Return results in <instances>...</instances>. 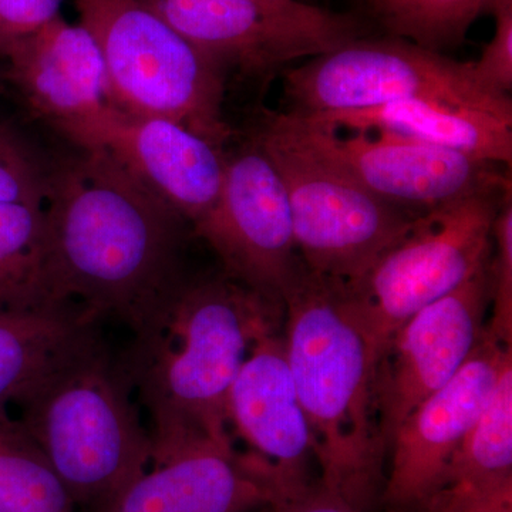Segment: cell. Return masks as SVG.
Wrapping results in <instances>:
<instances>
[{"mask_svg": "<svg viewBox=\"0 0 512 512\" xmlns=\"http://www.w3.org/2000/svg\"><path fill=\"white\" fill-rule=\"evenodd\" d=\"M46 173L43 292L136 332L187 279L188 222L104 151Z\"/></svg>", "mask_w": 512, "mask_h": 512, "instance_id": "obj_1", "label": "cell"}, {"mask_svg": "<svg viewBox=\"0 0 512 512\" xmlns=\"http://www.w3.org/2000/svg\"><path fill=\"white\" fill-rule=\"evenodd\" d=\"M284 306L234 279L187 278L117 353L147 417L153 463L198 444L234 446L228 399L252 343Z\"/></svg>", "mask_w": 512, "mask_h": 512, "instance_id": "obj_2", "label": "cell"}, {"mask_svg": "<svg viewBox=\"0 0 512 512\" xmlns=\"http://www.w3.org/2000/svg\"><path fill=\"white\" fill-rule=\"evenodd\" d=\"M284 342L323 484L363 512L383 458L375 402L379 355L355 291L299 259L281 292Z\"/></svg>", "mask_w": 512, "mask_h": 512, "instance_id": "obj_3", "label": "cell"}, {"mask_svg": "<svg viewBox=\"0 0 512 512\" xmlns=\"http://www.w3.org/2000/svg\"><path fill=\"white\" fill-rule=\"evenodd\" d=\"M15 406L74 512H113L153 463L150 434L107 339Z\"/></svg>", "mask_w": 512, "mask_h": 512, "instance_id": "obj_4", "label": "cell"}, {"mask_svg": "<svg viewBox=\"0 0 512 512\" xmlns=\"http://www.w3.org/2000/svg\"><path fill=\"white\" fill-rule=\"evenodd\" d=\"M99 46L110 104L133 116L173 120L217 147L224 119V66L168 25L143 0H74Z\"/></svg>", "mask_w": 512, "mask_h": 512, "instance_id": "obj_5", "label": "cell"}, {"mask_svg": "<svg viewBox=\"0 0 512 512\" xmlns=\"http://www.w3.org/2000/svg\"><path fill=\"white\" fill-rule=\"evenodd\" d=\"M252 138L284 181L296 248L312 271L356 286L420 217L323 160L296 136L285 113L264 111Z\"/></svg>", "mask_w": 512, "mask_h": 512, "instance_id": "obj_6", "label": "cell"}, {"mask_svg": "<svg viewBox=\"0 0 512 512\" xmlns=\"http://www.w3.org/2000/svg\"><path fill=\"white\" fill-rule=\"evenodd\" d=\"M295 113L366 109L424 100L477 109L512 120L510 96L478 79L474 62H458L400 37H359L285 72Z\"/></svg>", "mask_w": 512, "mask_h": 512, "instance_id": "obj_7", "label": "cell"}, {"mask_svg": "<svg viewBox=\"0 0 512 512\" xmlns=\"http://www.w3.org/2000/svg\"><path fill=\"white\" fill-rule=\"evenodd\" d=\"M511 192L473 195L420 215L365 278L350 286L379 359L414 313L456 291L490 262L494 221Z\"/></svg>", "mask_w": 512, "mask_h": 512, "instance_id": "obj_8", "label": "cell"}, {"mask_svg": "<svg viewBox=\"0 0 512 512\" xmlns=\"http://www.w3.org/2000/svg\"><path fill=\"white\" fill-rule=\"evenodd\" d=\"M188 42L242 73L265 76L366 36L350 13L301 0H143Z\"/></svg>", "mask_w": 512, "mask_h": 512, "instance_id": "obj_9", "label": "cell"}, {"mask_svg": "<svg viewBox=\"0 0 512 512\" xmlns=\"http://www.w3.org/2000/svg\"><path fill=\"white\" fill-rule=\"evenodd\" d=\"M296 136L318 156L375 194L413 214H427L487 192L511 191L498 164L386 134L339 130L288 111Z\"/></svg>", "mask_w": 512, "mask_h": 512, "instance_id": "obj_10", "label": "cell"}, {"mask_svg": "<svg viewBox=\"0 0 512 512\" xmlns=\"http://www.w3.org/2000/svg\"><path fill=\"white\" fill-rule=\"evenodd\" d=\"M192 232L214 249L225 276L282 305L301 255L284 181L254 138L225 154L220 198Z\"/></svg>", "mask_w": 512, "mask_h": 512, "instance_id": "obj_11", "label": "cell"}, {"mask_svg": "<svg viewBox=\"0 0 512 512\" xmlns=\"http://www.w3.org/2000/svg\"><path fill=\"white\" fill-rule=\"evenodd\" d=\"M490 262L456 291L414 313L383 350L375 402L384 453L404 419L450 382L476 348L490 308Z\"/></svg>", "mask_w": 512, "mask_h": 512, "instance_id": "obj_12", "label": "cell"}, {"mask_svg": "<svg viewBox=\"0 0 512 512\" xmlns=\"http://www.w3.org/2000/svg\"><path fill=\"white\" fill-rule=\"evenodd\" d=\"M60 131L83 150L109 154L191 229L220 198L224 151L173 120L133 116L107 104Z\"/></svg>", "mask_w": 512, "mask_h": 512, "instance_id": "obj_13", "label": "cell"}, {"mask_svg": "<svg viewBox=\"0 0 512 512\" xmlns=\"http://www.w3.org/2000/svg\"><path fill=\"white\" fill-rule=\"evenodd\" d=\"M512 345L485 326L476 348L450 382L430 394L400 424L390 441L389 476L382 503L394 512H419L443 487L458 447L493 392Z\"/></svg>", "mask_w": 512, "mask_h": 512, "instance_id": "obj_14", "label": "cell"}, {"mask_svg": "<svg viewBox=\"0 0 512 512\" xmlns=\"http://www.w3.org/2000/svg\"><path fill=\"white\" fill-rule=\"evenodd\" d=\"M228 420L248 444V453L274 473L288 500L312 487L311 431L289 369L284 336L275 328L252 343L229 392Z\"/></svg>", "mask_w": 512, "mask_h": 512, "instance_id": "obj_15", "label": "cell"}, {"mask_svg": "<svg viewBox=\"0 0 512 512\" xmlns=\"http://www.w3.org/2000/svg\"><path fill=\"white\" fill-rule=\"evenodd\" d=\"M284 501L261 460L204 443L151 464L113 512H266Z\"/></svg>", "mask_w": 512, "mask_h": 512, "instance_id": "obj_16", "label": "cell"}, {"mask_svg": "<svg viewBox=\"0 0 512 512\" xmlns=\"http://www.w3.org/2000/svg\"><path fill=\"white\" fill-rule=\"evenodd\" d=\"M8 80L33 116L57 130L110 104L106 69L89 30L59 16L3 57Z\"/></svg>", "mask_w": 512, "mask_h": 512, "instance_id": "obj_17", "label": "cell"}, {"mask_svg": "<svg viewBox=\"0 0 512 512\" xmlns=\"http://www.w3.org/2000/svg\"><path fill=\"white\" fill-rule=\"evenodd\" d=\"M107 320L70 299L0 306V412L106 340Z\"/></svg>", "mask_w": 512, "mask_h": 512, "instance_id": "obj_18", "label": "cell"}, {"mask_svg": "<svg viewBox=\"0 0 512 512\" xmlns=\"http://www.w3.org/2000/svg\"><path fill=\"white\" fill-rule=\"evenodd\" d=\"M335 130L365 131L419 141L470 157L512 163V120L487 111L407 100L366 109L303 114Z\"/></svg>", "mask_w": 512, "mask_h": 512, "instance_id": "obj_19", "label": "cell"}, {"mask_svg": "<svg viewBox=\"0 0 512 512\" xmlns=\"http://www.w3.org/2000/svg\"><path fill=\"white\" fill-rule=\"evenodd\" d=\"M507 481H512V352L505 356L493 392L451 460L443 487Z\"/></svg>", "mask_w": 512, "mask_h": 512, "instance_id": "obj_20", "label": "cell"}, {"mask_svg": "<svg viewBox=\"0 0 512 512\" xmlns=\"http://www.w3.org/2000/svg\"><path fill=\"white\" fill-rule=\"evenodd\" d=\"M0 512H74L42 448L8 412H0Z\"/></svg>", "mask_w": 512, "mask_h": 512, "instance_id": "obj_21", "label": "cell"}, {"mask_svg": "<svg viewBox=\"0 0 512 512\" xmlns=\"http://www.w3.org/2000/svg\"><path fill=\"white\" fill-rule=\"evenodd\" d=\"M43 249V205H0V306L47 296L42 284Z\"/></svg>", "mask_w": 512, "mask_h": 512, "instance_id": "obj_22", "label": "cell"}, {"mask_svg": "<svg viewBox=\"0 0 512 512\" xmlns=\"http://www.w3.org/2000/svg\"><path fill=\"white\" fill-rule=\"evenodd\" d=\"M394 37L440 52L463 42L474 20L494 0H369Z\"/></svg>", "mask_w": 512, "mask_h": 512, "instance_id": "obj_23", "label": "cell"}, {"mask_svg": "<svg viewBox=\"0 0 512 512\" xmlns=\"http://www.w3.org/2000/svg\"><path fill=\"white\" fill-rule=\"evenodd\" d=\"M495 255L490 262L488 332L504 345H512V195L508 194L494 221Z\"/></svg>", "mask_w": 512, "mask_h": 512, "instance_id": "obj_24", "label": "cell"}, {"mask_svg": "<svg viewBox=\"0 0 512 512\" xmlns=\"http://www.w3.org/2000/svg\"><path fill=\"white\" fill-rule=\"evenodd\" d=\"M46 170L9 127L0 126V205L43 204Z\"/></svg>", "mask_w": 512, "mask_h": 512, "instance_id": "obj_25", "label": "cell"}, {"mask_svg": "<svg viewBox=\"0 0 512 512\" xmlns=\"http://www.w3.org/2000/svg\"><path fill=\"white\" fill-rule=\"evenodd\" d=\"M490 12L495 16L493 39L474 62L480 82L495 93L510 96L512 90V0H494Z\"/></svg>", "mask_w": 512, "mask_h": 512, "instance_id": "obj_26", "label": "cell"}, {"mask_svg": "<svg viewBox=\"0 0 512 512\" xmlns=\"http://www.w3.org/2000/svg\"><path fill=\"white\" fill-rule=\"evenodd\" d=\"M63 0H0V59L60 16Z\"/></svg>", "mask_w": 512, "mask_h": 512, "instance_id": "obj_27", "label": "cell"}, {"mask_svg": "<svg viewBox=\"0 0 512 512\" xmlns=\"http://www.w3.org/2000/svg\"><path fill=\"white\" fill-rule=\"evenodd\" d=\"M419 512H512V481L487 487L446 485Z\"/></svg>", "mask_w": 512, "mask_h": 512, "instance_id": "obj_28", "label": "cell"}, {"mask_svg": "<svg viewBox=\"0 0 512 512\" xmlns=\"http://www.w3.org/2000/svg\"><path fill=\"white\" fill-rule=\"evenodd\" d=\"M271 512H363L346 495L318 480L309 490L284 503L275 505Z\"/></svg>", "mask_w": 512, "mask_h": 512, "instance_id": "obj_29", "label": "cell"}, {"mask_svg": "<svg viewBox=\"0 0 512 512\" xmlns=\"http://www.w3.org/2000/svg\"><path fill=\"white\" fill-rule=\"evenodd\" d=\"M3 79V73H2V70H0V80Z\"/></svg>", "mask_w": 512, "mask_h": 512, "instance_id": "obj_30", "label": "cell"}]
</instances>
